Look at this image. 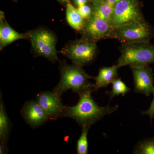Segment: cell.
<instances>
[{
  "label": "cell",
  "mask_w": 154,
  "mask_h": 154,
  "mask_svg": "<svg viewBox=\"0 0 154 154\" xmlns=\"http://www.w3.org/2000/svg\"><path fill=\"white\" fill-rule=\"evenodd\" d=\"M94 84H92L79 94V100L73 106H65L60 118L68 117L76 122L80 126L91 128V126L104 116L118 110L119 105L111 107L109 105L100 107L92 97Z\"/></svg>",
  "instance_id": "cell-1"
},
{
  "label": "cell",
  "mask_w": 154,
  "mask_h": 154,
  "mask_svg": "<svg viewBox=\"0 0 154 154\" xmlns=\"http://www.w3.org/2000/svg\"><path fill=\"white\" fill-rule=\"evenodd\" d=\"M121 55L116 66L142 67L154 63V45L149 41L123 43L120 48Z\"/></svg>",
  "instance_id": "cell-2"
},
{
  "label": "cell",
  "mask_w": 154,
  "mask_h": 154,
  "mask_svg": "<svg viewBox=\"0 0 154 154\" xmlns=\"http://www.w3.org/2000/svg\"><path fill=\"white\" fill-rule=\"evenodd\" d=\"M59 69L60 80L53 91L60 97L69 89L79 95L93 84L89 82V79L92 77L89 76L82 67L74 64H68L65 61H60Z\"/></svg>",
  "instance_id": "cell-3"
},
{
  "label": "cell",
  "mask_w": 154,
  "mask_h": 154,
  "mask_svg": "<svg viewBox=\"0 0 154 154\" xmlns=\"http://www.w3.org/2000/svg\"><path fill=\"white\" fill-rule=\"evenodd\" d=\"M152 36L151 28L143 18L113 28L108 38H115L127 43L149 42Z\"/></svg>",
  "instance_id": "cell-4"
},
{
  "label": "cell",
  "mask_w": 154,
  "mask_h": 154,
  "mask_svg": "<svg viewBox=\"0 0 154 154\" xmlns=\"http://www.w3.org/2000/svg\"><path fill=\"white\" fill-rule=\"evenodd\" d=\"M97 52L96 43L82 37L69 42L59 51L70 60L73 64L82 67L92 63Z\"/></svg>",
  "instance_id": "cell-5"
},
{
  "label": "cell",
  "mask_w": 154,
  "mask_h": 154,
  "mask_svg": "<svg viewBox=\"0 0 154 154\" xmlns=\"http://www.w3.org/2000/svg\"><path fill=\"white\" fill-rule=\"evenodd\" d=\"M32 48L36 56L46 58L50 61H59L56 48L57 40L52 32L38 29L28 32Z\"/></svg>",
  "instance_id": "cell-6"
},
{
  "label": "cell",
  "mask_w": 154,
  "mask_h": 154,
  "mask_svg": "<svg viewBox=\"0 0 154 154\" xmlns=\"http://www.w3.org/2000/svg\"><path fill=\"white\" fill-rule=\"evenodd\" d=\"M143 18L138 0H120L113 6L111 24L113 28Z\"/></svg>",
  "instance_id": "cell-7"
},
{
  "label": "cell",
  "mask_w": 154,
  "mask_h": 154,
  "mask_svg": "<svg viewBox=\"0 0 154 154\" xmlns=\"http://www.w3.org/2000/svg\"><path fill=\"white\" fill-rule=\"evenodd\" d=\"M113 28L110 22L93 14L86 20L80 31L82 37L96 43L101 39L108 38Z\"/></svg>",
  "instance_id": "cell-8"
},
{
  "label": "cell",
  "mask_w": 154,
  "mask_h": 154,
  "mask_svg": "<svg viewBox=\"0 0 154 154\" xmlns=\"http://www.w3.org/2000/svg\"><path fill=\"white\" fill-rule=\"evenodd\" d=\"M61 98L53 91H41L36 95V101L49 116L50 119L55 120L60 118L65 106L62 103Z\"/></svg>",
  "instance_id": "cell-9"
},
{
  "label": "cell",
  "mask_w": 154,
  "mask_h": 154,
  "mask_svg": "<svg viewBox=\"0 0 154 154\" xmlns=\"http://www.w3.org/2000/svg\"><path fill=\"white\" fill-rule=\"evenodd\" d=\"M21 113L25 122L32 128H37L50 119L37 101L34 100L25 102Z\"/></svg>",
  "instance_id": "cell-10"
},
{
  "label": "cell",
  "mask_w": 154,
  "mask_h": 154,
  "mask_svg": "<svg viewBox=\"0 0 154 154\" xmlns=\"http://www.w3.org/2000/svg\"><path fill=\"white\" fill-rule=\"evenodd\" d=\"M131 68L133 76L135 93L145 94L147 96L153 94L154 79L151 68L147 66Z\"/></svg>",
  "instance_id": "cell-11"
},
{
  "label": "cell",
  "mask_w": 154,
  "mask_h": 154,
  "mask_svg": "<svg viewBox=\"0 0 154 154\" xmlns=\"http://www.w3.org/2000/svg\"><path fill=\"white\" fill-rule=\"evenodd\" d=\"M5 14L1 11L0 15V49L2 50L7 45L16 41L22 39L29 38L28 32L19 33L9 25L5 19Z\"/></svg>",
  "instance_id": "cell-12"
},
{
  "label": "cell",
  "mask_w": 154,
  "mask_h": 154,
  "mask_svg": "<svg viewBox=\"0 0 154 154\" xmlns=\"http://www.w3.org/2000/svg\"><path fill=\"white\" fill-rule=\"evenodd\" d=\"M116 66L113 65L110 67H104L99 69V74L97 76L92 77L96 83L94 84L93 91L96 92L100 88H105L118 76V69Z\"/></svg>",
  "instance_id": "cell-13"
},
{
  "label": "cell",
  "mask_w": 154,
  "mask_h": 154,
  "mask_svg": "<svg viewBox=\"0 0 154 154\" xmlns=\"http://www.w3.org/2000/svg\"><path fill=\"white\" fill-rule=\"evenodd\" d=\"M2 93L0 98V144L7 145L11 129V123L5 107L4 105Z\"/></svg>",
  "instance_id": "cell-14"
},
{
  "label": "cell",
  "mask_w": 154,
  "mask_h": 154,
  "mask_svg": "<svg viewBox=\"0 0 154 154\" xmlns=\"http://www.w3.org/2000/svg\"><path fill=\"white\" fill-rule=\"evenodd\" d=\"M92 3L91 6L93 14L111 23L113 6L107 3L105 0H99Z\"/></svg>",
  "instance_id": "cell-15"
},
{
  "label": "cell",
  "mask_w": 154,
  "mask_h": 154,
  "mask_svg": "<svg viewBox=\"0 0 154 154\" xmlns=\"http://www.w3.org/2000/svg\"><path fill=\"white\" fill-rule=\"evenodd\" d=\"M66 18L69 25L78 31L82 30L86 21L79 13L77 8L70 2L67 4Z\"/></svg>",
  "instance_id": "cell-16"
},
{
  "label": "cell",
  "mask_w": 154,
  "mask_h": 154,
  "mask_svg": "<svg viewBox=\"0 0 154 154\" xmlns=\"http://www.w3.org/2000/svg\"><path fill=\"white\" fill-rule=\"evenodd\" d=\"M135 154H154V137L146 138L138 143L134 149Z\"/></svg>",
  "instance_id": "cell-17"
},
{
  "label": "cell",
  "mask_w": 154,
  "mask_h": 154,
  "mask_svg": "<svg viewBox=\"0 0 154 154\" xmlns=\"http://www.w3.org/2000/svg\"><path fill=\"white\" fill-rule=\"evenodd\" d=\"M112 84V90L110 92H107V94L110 96V99H112L116 96L121 95L124 96L131 91L128 88L120 78L114 79L111 82Z\"/></svg>",
  "instance_id": "cell-18"
},
{
  "label": "cell",
  "mask_w": 154,
  "mask_h": 154,
  "mask_svg": "<svg viewBox=\"0 0 154 154\" xmlns=\"http://www.w3.org/2000/svg\"><path fill=\"white\" fill-rule=\"evenodd\" d=\"M89 129L90 128H82V133L77 143V153L78 154L88 153V134Z\"/></svg>",
  "instance_id": "cell-19"
},
{
  "label": "cell",
  "mask_w": 154,
  "mask_h": 154,
  "mask_svg": "<svg viewBox=\"0 0 154 154\" xmlns=\"http://www.w3.org/2000/svg\"><path fill=\"white\" fill-rule=\"evenodd\" d=\"M77 10L83 19L85 20L91 18L93 14L92 6L91 7L87 4L78 7Z\"/></svg>",
  "instance_id": "cell-20"
},
{
  "label": "cell",
  "mask_w": 154,
  "mask_h": 154,
  "mask_svg": "<svg viewBox=\"0 0 154 154\" xmlns=\"http://www.w3.org/2000/svg\"><path fill=\"white\" fill-rule=\"evenodd\" d=\"M153 94L154 98L149 107L146 111H143L142 112V114L143 115H148L151 120L154 117V91Z\"/></svg>",
  "instance_id": "cell-21"
},
{
  "label": "cell",
  "mask_w": 154,
  "mask_h": 154,
  "mask_svg": "<svg viewBox=\"0 0 154 154\" xmlns=\"http://www.w3.org/2000/svg\"><path fill=\"white\" fill-rule=\"evenodd\" d=\"M74 4L77 7H81L88 4L91 0H73Z\"/></svg>",
  "instance_id": "cell-22"
},
{
  "label": "cell",
  "mask_w": 154,
  "mask_h": 154,
  "mask_svg": "<svg viewBox=\"0 0 154 154\" xmlns=\"http://www.w3.org/2000/svg\"><path fill=\"white\" fill-rule=\"evenodd\" d=\"M8 151V149L7 145L0 144V154H7Z\"/></svg>",
  "instance_id": "cell-23"
},
{
  "label": "cell",
  "mask_w": 154,
  "mask_h": 154,
  "mask_svg": "<svg viewBox=\"0 0 154 154\" xmlns=\"http://www.w3.org/2000/svg\"><path fill=\"white\" fill-rule=\"evenodd\" d=\"M105 1H106L107 3L114 6V5H115L116 3L118 2L119 1H120V0H105Z\"/></svg>",
  "instance_id": "cell-24"
},
{
  "label": "cell",
  "mask_w": 154,
  "mask_h": 154,
  "mask_svg": "<svg viewBox=\"0 0 154 154\" xmlns=\"http://www.w3.org/2000/svg\"><path fill=\"white\" fill-rule=\"evenodd\" d=\"M62 3H66L67 4L70 2V0H58Z\"/></svg>",
  "instance_id": "cell-25"
},
{
  "label": "cell",
  "mask_w": 154,
  "mask_h": 154,
  "mask_svg": "<svg viewBox=\"0 0 154 154\" xmlns=\"http://www.w3.org/2000/svg\"><path fill=\"white\" fill-rule=\"evenodd\" d=\"M99 1V0H91V2H95V1Z\"/></svg>",
  "instance_id": "cell-26"
}]
</instances>
